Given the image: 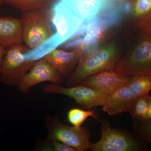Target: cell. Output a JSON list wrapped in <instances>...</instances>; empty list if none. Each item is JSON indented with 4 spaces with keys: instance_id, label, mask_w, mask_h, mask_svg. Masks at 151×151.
I'll list each match as a JSON object with an SVG mask.
<instances>
[{
    "instance_id": "6da1fadb",
    "label": "cell",
    "mask_w": 151,
    "mask_h": 151,
    "mask_svg": "<svg viewBox=\"0 0 151 151\" xmlns=\"http://www.w3.org/2000/svg\"><path fill=\"white\" fill-rule=\"evenodd\" d=\"M118 46L115 42H109L94 51L81 55L77 65L66 81L68 86L80 84L90 76L113 69L119 60Z\"/></svg>"
},
{
    "instance_id": "7a4b0ae2",
    "label": "cell",
    "mask_w": 151,
    "mask_h": 151,
    "mask_svg": "<svg viewBox=\"0 0 151 151\" xmlns=\"http://www.w3.org/2000/svg\"><path fill=\"white\" fill-rule=\"evenodd\" d=\"M50 8L23 12L22 41L30 50L40 46L54 34Z\"/></svg>"
},
{
    "instance_id": "3957f363",
    "label": "cell",
    "mask_w": 151,
    "mask_h": 151,
    "mask_svg": "<svg viewBox=\"0 0 151 151\" xmlns=\"http://www.w3.org/2000/svg\"><path fill=\"white\" fill-rule=\"evenodd\" d=\"M44 125L47 131L46 139L56 141L72 147L77 151L90 149V133L86 127L68 126L61 122L58 116L47 115L44 117Z\"/></svg>"
},
{
    "instance_id": "277c9868",
    "label": "cell",
    "mask_w": 151,
    "mask_h": 151,
    "mask_svg": "<svg viewBox=\"0 0 151 151\" xmlns=\"http://www.w3.org/2000/svg\"><path fill=\"white\" fill-rule=\"evenodd\" d=\"M29 50L22 43L6 48L0 71V81L7 86L18 85L36 61L25 58V53Z\"/></svg>"
},
{
    "instance_id": "5b68a950",
    "label": "cell",
    "mask_w": 151,
    "mask_h": 151,
    "mask_svg": "<svg viewBox=\"0 0 151 151\" xmlns=\"http://www.w3.org/2000/svg\"><path fill=\"white\" fill-rule=\"evenodd\" d=\"M121 75L151 76V42L145 38L121 59L113 69Z\"/></svg>"
},
{
    "instance_id": "8992f818",
    "label": "cell",
    "mask_w": 151,
    "mask_h": 151,
    "mask_svg": "<svg viewBox=\"0 0 151 151\" xmlns=\"http://www.w3.org/2000/svg\"><path fill=\"white\" fill-rule=\"evenodd\" d=\"M102 137L99 142L91 143L92 151H137L145 150L146 146L140 141L110 127L103 120L101 127Z\"/></svg>"
},
{
    "instance_id": "52a82bcc",
    "label": "cell",
    "mask_w": 151,
    "mask_h": 151,
    "mask_svg": "<svg viewBox=\"0 0 151 151\" xmlns=\"http://www.w3.org/2000/svg\"><path fill=\"white\" fill-rule=\"evenodd\" d=\"M59 1L74 15L82 20L83 24L97 18L107 16L120 10L114 0Z\"/></svg>"
},
{
    "instance_id": "ba28073f",
    "label": "cell",
    "mask_w": 151,
    "mask_h": 151,
    "mask_svg": "<svg viewBox=\"0 0 151 151\" xmlns=\"http://www.w3.org/2000/svg\"><path fill=\"white\" fill-rule=\"evenodd\" d=\"M50 9L55 30L53 36L60 45L74 36L83 22L59 0H57Z\"/></svg>"
},
{
    "instance_id": "9c48e42d",
    "label": "cell",
    "mask_w": 151,
    "mask_h": 151,
    "mask_svg": "<svg viewBox=\"0 0 151 151\" xmlns=\"http://www.w3.org/2000/svg\"><path fill=\"white\" fill-rule=\"evenodd\" d=\"M43 91L46 94H63L73 98L76 103L89 110L94 107L103 106L108 96V94L81 85L65 87L52 83L45 85Z\"/></svg>"
},
{
    "instance_id": "30bf717a",
    "label": "cell",
    "mask_w": 151,
    "mask_h": 151,
    "mask_svg": "<svg viewBox=\"0 0 151 151\" xmlns=\"http://www.w3.org/2000/svg\"><path fill=\"white\" fill-rule=\"evenodd\" d=\"M63 77L47 61L42 57L37 60L32 68L22 78L17 87L20 92L28 94L31 88L36 84L45 81L60 85L63 82Z\"/></svg>"
},
{
    "instance_id": "8fae6325",
    "label": "cell",
    "mask_w": 151,
    "mask_h": 151,
    "mask_svg": "<svg viewBox=\"0 0 151 151\" xmlns=\"http://www.w3.org/2000/svg\"><path fill=\"white\" fill-rule=\"evenodd\" d=\"M132 77L118 74L111 69L90 76L80 84L109 94L127 85Z\"/></svg>"
},
{
    "instance_id": "7c38bea8",
    "label": "cell",
    "mask_w": 151,
    "mask_h": 151,
    "mask_svg": "<svg viewBox=\"0 0 151 151\" xmlns=\"http://www.w3.org/2000/svg\"><path fill=\"white\" fill-rule=\"evenodd\" d=\"M83 53V51L79 48L68 52L56 48L43 58L63 77L70 73L77 64Z\"/></svg>"
},
{
    "instance_id": "4fadbf2b",
    "label": "cell",
    "mask_w": 151,
    "mask_h": 151,
    "mask_svg": "<svg viewBox=\"0 0 151 151\" xmlns=\"http://www.w3.org/2000/svg\"><path fill=\"white\" fill-rule=\"evenodd\" d=\"M22 42V19L0 17V45L6 48Z\"/></svg>"
},
{
    "instance_id": "5bb4252c",
    "label": "cell",
    "mask_w": 151,
    "mask_h": 151,
    "mask_svg": "<svg viewBox=\"0 0 151 151\" xmlns=\"http://www.w3.org/2000/svg\"><path fill=\"white\" fill-rule=\"evenodd\" d=\"M134 100L126 85L108 94L103 110L111 116L122 112H129Z\"/></svg>"
},
{
    "instance_id": "9a60e30c",
    "label": "cell",
    "mask_w": 151,
    "mask_h": 151,
    "mask_svg": "<svg viewBox=\"0 0 151 151\" xmlns=\"http://www.w3.org/2000/svg\"><path fill=\"white\" fill-rule=\"evenodd\" d=\"M135 27L144 36L151 33V0H133L130 8Z\"/></svg>"
},
{
    "instance_id": "2e32d148",
    "label": "cell",
    "mask_w": 151,
    "mask_h": 151,
    "mask_svg": "<svg viewBox=\"0 0 151 151\" xmlns=\"http://www.w3.org/2000/svg\"><path fill=\"white\" fill-rule=\"evenodd\" d=\"M57 0H0V5L6 3L24 12L37 9H50Z\"/></svg>"
},
{
    "instance_id": "e0dca14e",
    "label": "cell",
    "mask_w": 151,
    "mask_h": 151,
    "mask_svg": "<svg viewBox=\"0 0 151 151\" xmlns=\"http://www.w3.org/2000/svg\"><path fill=\"white\" fill-rule=\"evenodd\" d=\"M134 99L151 90V76L137 75L132 76L127 84Z\"/></svg>"
},
{
    "instance_id": "ac0fdd59",
    "label": "cell",
    "mask_w": 151,
    "mask_h": 151,
    "mask_svg": "<svg viewBox=\"0 0 151 151\" xmlns=\"http://www.w3.org/2000/svg\"><path fill=\"white\" fill-rule=\"evenodd\" d=\"M149 95V93H147L134 99L129 112L134 119L147 118L148 110Z\"/></svg>"
},
{
    "instance_id": "d6986e66",
    "label": "cell",
    "mask_w": 151,
    "mask_h": 151,
    "mask_svg": "<svg viewBox=\"0 0 151 151\" xmlns=\"http://www.w3.org/2000/svg\"><path fill=\"white\" fill-rule=\"evenodd\" d=\"M93 117L98 119L94 111H85L78 108H73L68 111L67 118L68 122L74 127H80L87 118Z\"/></svg>"
},
{
    "instance_id": "ffe728a7",
    "label": "cell",
    "mask_w": 151,
    "mask_h": 151,
    "mask_svg": "<svg viewBox=\"0 0 151 151\" xmlns=\"http://www.w3.org/2000/svg\"><path fill=\"white\" fill-rule=\"evenodd\" d=\"M134 127L135 132L142 140L151 144V120L134 119Z\"/></svg>"
},
{
    "instance_id": "44dd1931",
    "label": "cell",
    "mask_w": 151,
    "mask_h": 151,
    "mask_svg": "<svg viewBox=\"0 0 151 151\" xmlns=\"http://www.w3.org/2000/svg\"><path fill=\"white\" fill-rule=\"evenodd\" d=\"M53 151H77L72 147L56 141H51Z\"/></svg>"
},
{
    "instance_id": "7402d4cb",
    "label": "cell",
    "mask_w": 151,
    "mask_h": 151,
    "mask_svg": "<svg viewBox=\"0 0 151 151\" xmlns=\"http://www.w3.org/2000/svg\"><path fill=\"white\" fill-rule=\"evenodd\" d=\"M36 150L53 151L51 141L49 140H45L40 143H38V145L35 147Z\"/></svg>"
},
{
    "instance_id": "603a6c76",
    "label": "cell",
    "mask_w": 151,
    "mask_h": 151,
    "mask_svg": "<svg viewBox=\"0 0 151 151\" xmlns=\"http://www.w3.org/2000/svg\"><path fill=\"white\" fill-rule=\"evenodd\" d=\"M6 51V48L0 45V71H1L3 59L5 55Z\"/></svg>"
},
{
    "instance_id": "cb8c5ba5",
    "label": "cell",
    "mask_w": 151,
    "mask_h": 151,
    "mask_svg": "<svg viewBox=\"0 0 151 151\" xmlns=\"http://www.w3.org/2000/svg\"><path fill=\"white\" fill-rule=\"evenodd\" d=\"M146 119L151 120V97L148 96V110Z\"/></svg>"
},
{
    "instance_id": "d4e9b609",
    "label": "cell",
    "mask_w": 151,
    "mask_h": 151,
    "mask_svg": "<svg viewBox=\"0 0 151 151\" xmlns=\"http://www.w3.org/2000/svg\"><path fill=\"white\" fill-rule=\"evenodd\" d=\"M145 38L148 40H149V41L150 42H151V33L149 35L145 36Z\"/></svg>"
},
{
    "instance_id": "484cf974",
    "label": "cell",
    "mask_w": 151,
    "mask_h": 151,
    "mask_svg": "<svg viewBox=\"0 0 151 151\" xmlns=\"http://www.w3.org/2000/svg\"><path fill=\"white\" fill-rule=\"evenodd\" d=\"M115 1L117 2H123L124 1H126V0H114Z\"/></svg>"
},
{
    "instance_id": "4316f807",
    "label": "cell",
    "mask_w": 151,
    "mask_h": 151,
    "mask_svg": "<svg viewBox=\"0 0 151 151\" xmlns=\"http://www.w3.org/2000/svg\"><path fill=\"white\" fill-rule=\"evenodd\" d=\"M1 127H0V133H1Z\"/></svg>"
}]
</instances>
